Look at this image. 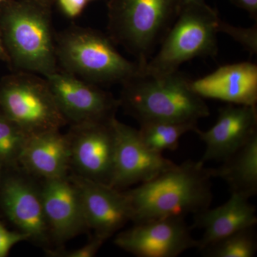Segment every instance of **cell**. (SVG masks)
<instances>
[{
  "label": "cell",
  "mask_w": 257,
  "mask_h": 257,
  "mask_svg": "<svg viewBox=\"0 0 257 257\" xmlns=\"http://www.w3.org/2000/svg\"><path fill=\"white\" fill-rule=\"evenodd\" d=\"M211 178L204 163L188 160L124 192L131 206L132 221L184 218L204 210L212 199Z\"/></svg>",
  "instance_id": "6da1fadb"
},
{
  "label": "cell",
  "mask_w": 257,
  "mask_h": 257,
  "mask_svg": "<svg viewBox=\"0 0 257 257\" xmlns=\"http://www.w3.org/2000/svg\"><path fill=\"white\" fill-rule=\"evenodd\" d=\"M190 80L174 73L155 75L140 69L123 83L120 105L138 120L147 122L197 123L210 114L204 99L191 89Z\"/></svg>",
  "instance_id": "7a4b0ae2"
},
{
  "label": "cell",
  "mask_w": 257,
  "mask_h": 257,
  "mask_svg": "<svg viewBox=\"0 0 257 257\" xmlns=\"http://www.w3.org/2000/svg\"><path fill=\"white\" fill-rule=\"evenodd\" d=\"M0 13V28L10 57L23 72L47 77L57 71L50 3L8 0Z\"/></svg>",
  "instance_id": "3957f363"
},
{
  "label": "cell",
  "mask_w": 257,
  "mask_h": 257,
  "mask_svg": "<svg viewBox=\"0 0 257 257\" xmlns=\"http://www.w3.org/2000/svg\"><path fill=\"white\" fill-rule=\"evenodd\" d=\"M57 63L65 72L92 84H123L140 72L116 50L111 38L91 29L72 28L55 41Z\"/></svg>",
  "instance_id": "277c9868"
},
{
  "label": "cell",
  "mask_w": 257,
  "mask_h": 257,
  "mask_svg": "<svg viewBox=\"0 0 257 257\" xmlns=\"http://www.w3.org/2000/svg\"><path fill=\"white\" fill-rule=\"evenodd\" d=\"M107 9L111 40L143 67L175 22L179 0H109Z\"/></svg>",
  "instance_id": "5b68a950"
},
{
  "label": "cell",
  "mask_w": 257,
  "mask_h": 257,
  "mask_svg": "<svg viewBox=\"0 0 257 257\" xmlns=\"http://www.w3.org/2000/svg\"><path fill=\"white\" fill-rule=\"evenodd\" d=\"M220 20L217 12L206 3L184 7L162 40L158 52L141 70L155 75L172 74L178 72L184 62L214 55Z\"/></svg>",
  "instance_id": "8992f818"
},
{
  "label": "cell",
  "mask_w": 257,
  "mask_h": 257,
  "mask_svg": "<svg viewBox=\"0 0 257 257\" xmlns=\"http://www.w3.org/2000/svg\"><path fill=\"white\" fill-rule=\"evenodd\" d=\"M0 106L5 116L30 135L60 130L67 121L61 112L46 79L24 72L0 88Z\"/></svg>",
  "instance_id": "52a82bcc"
},
{
  "label": "cell",
  "mask_w": 257,
  "mask_h": 257,
  "mask_svg": "<svg viewBox=\"0 0 257 257\" xmlns=\"http://www.w3.org/2000/svg\"><path fill=\"white\" fill-rule=\"evenodd\" d=\"M45 79L67 122L78 125L107 121L115 117L119 100L95 84L65 71L57 70Z\"/></svg>",
  "instance_id": "ba28073f"
},
{
  "label": "cell",
  "mask_w": 257,
  "mask_h": 257,
  "mask_svg": "<svg viewBox=\"0 0 257 257\" xmlns=\"http://www.w3.org/2000/svg\"><path fill=\"white\" fill-rule=\"evenodd\" d=\"M115 150L112 174L109 185L126 188L150 181L176 164L144 143L139 130L112 119Z\"/></svg>",
  "instance_id": "9c48e42d"
},
{
  "label": "cell",
  "mask_w": 257,
  "mask_h": 257,
  "mask_svg": "<svg viewBox=\"0 0 257 257\" xmlns=\"http://www.w3.org/2000/svg\"><path fill=\"white\" fill-rule=\"evenodd\" d=\"M183 217L165 218L135 223L116 235V246L138 257H176L198 247Z\"/></svg>",
  "instance_id": "30bf717a"
},
{
  "label": "cell",
  "mask_w": 257,
  "mask_h": 257,
  "mask_svg": "<svg viewBox=\"0 0 257 257\" xmlns=\"http://www.w3.org/2000/svg\"><path fill=\"white\" fill-rule=\"evenodd\" d=\"M114 118L107 121L73 125L68 135L71 165L78 176L109 185L114 165Z\"/></svg>",
  "instance_id": "8fae6325"
},
{
  "label": "cell",
  "mask_w": 257,
  "mask_h": 257,
  "mask_svg": "<svg viewBox=\"0 0 257 257\" xmlns=\"http://www.w3.org/2000/svg\"><path fill=\"white\" fill-rule=\"evenodd\" d=\"M71 179L78 189L86 224L96 236L109 239L133 220L131 206L124 192L78 175Z\"/></svg>",
  "instance_id": "7c38bea8"
},
{
  "label": "cell",
  "mask_w": 257,
  "mask_h": 257,
  "mask_svg": "<svg viewBox=\"0 0 257 257\" xmlns=\"http://www.w3.org/2000/svg\"><path fill=\"white\" fill-rule=\"evenodd\" d=\"M194 133L206 145L200 162H224L257 135L256 106L229 105L221 108L214 126Z\"/></svg>",
  "instance_id": "4fadbf2b"
},
{
  "label": "cell",
  "mask_w": 257,
  "mask_h": 257,
  "mask_svg": "<svg viewBox=\"0 0 257 257\" xmlns=\"http://www.w3.org/2000/svg\"><path fill=\"white\" fill-rule=\"evenodd\" d=\"M189 84L203 99L236 105H256L257 66L251 62L221 66L212 73L190 81Z\"/></svg>",
  "instance_id": "5bb4252c"
},
{
  "label": "cell",
  "mask_w": 257,
  "mask_h": 257,
  "mask_svg": "<svg viewBox=\"0 0 257 257\" xmlns=\"http://www.w3.org/2000/svg\"><path fill=\"white\" fill-rule=\"evenodd\" d=\"M40 192L50 233L55 239L66 241L87 228L78 189L72 179H47Z\"/></svg>",
  "instance_id": "9a60e30c"
},
{
  "label": "cell",
  "mask_w": 257,
  "mask_h": 257,
  "mask_svg": "<svg viewBox=\"0 0 257 257\" xmlns=\"http://www.w3.org/2000/svg\"><path fill=\"white\" fill-rule=\"evenodd\" d=\"M249 197L231 192V197L222 205L209 207L195 214L193 227L204 230L202 239L198 240V249H204L226 236L251 229L256 224V208Z\"/></svg>",
  "instance_id": "2e32d148"
},
{
  "label": "cell",
  "mask_w": 257,
  "mask_h": 257,
  "mask_svg": "<svg viewBox=\"0 0 257 257\" xmlns=\"http://www.w3.org/2000/svg\"><path fill=\"white\" fill-rule=\"evenodd\" d=\"M1 200L7 216L22 232L35 241L47 239L50 229L40 191L24 179L11 177L3 185Z\"/></svg>",
  "instance_id": "e0dca14e"
},
{
  "label": "cell",
  "mask_w": 257,
  "mask_h": 257,
  "mask_svg": "<svg viewBox=\"0 0 257 257\" xmlns=\"http://www.w3.org/2000/svg\"><path fill=\"white\" fill-rule=\"evenodd\" d=\"M33 175L47 179L67 177L71 165L68 135L51 130L30 135L19 162Z\"/></svg>",
  "instance_id": "ac0fdd59"
},
{
  "label": "cell",
  "mask_w": 257,
  "mask_h": 257,
  "mask_svg": "<svg viewBox=\"0 0 257 257\" xmlns=\"http://www.w3.org/2000/svg\"><path fill=\"white\" fill-rule=\"evenodd\" d=\"M211 177L223 179L231 192L251 198L257 193V135L223 162L218 168L209 169Z\"/></svg>",
  "instance_id": "d6986e66"
},
{
  "label": "cell",
  "mask_w": 257,
  "mask_h": 257,
  "mask_svg": "<svg viewBox=\"0 0 257 257\" xmlns=\"http://www.w3.org/2000/svg\"><path fill=\"white\" fill-rule=\"evenodd\" d=\"M197 123L147 122L140 124L139 130L144 143L154 151L162 154L174 151L179 146L181 138L189 132L197 130Z\"/></svg>",
  "instance_id": "ffe728a7"
},
{
  "label": "cell",
  "mask_w": 257,
  "mask_h": 257,
  "mask_svg": "<svg viewBox=\"0 0 257 257\" xmlns=\"http://www.w3.org/2000/svg\"><path fill=\"white\" fill-rule=\"evenodd\" d=\"M251 229L226 236L202 250L208 257H253L256 253V238Z\"/></svg>",
  "instance_id": "44dd1931"
},
{
  "label": "cell",
  "mask_w": 257,
  "mask_h": 257,
  "mask_svg": "<svg viewBox=\"0 0 257 257\" xmlns=\"http://www.w3.org/2000/svg\"><path fill=\"white\" fill-rule=\"evenodd\" d=\"M30 135L4 114H0V162H19Z\"/></svg>",
  "instance_id": "7402d4cb"
},
{
  "label": "cell",
  "mask_w": 257,
  "mask_h": 257,
  "mask_svg": "<svg viewBox=\"0 0 257 257\" xmlns=\"http://www.w3.org/2000/svg\"><path fill=\"white\" fill-rule=\"evenodd\" d=\"M218 31L229 35L251 55H256L257 53L256 25H253L251 28H241L230 25L220 20Z\"/></svg>",
  "instance_id": "603a6c76"
},
{
  "label": "cell",
  "mask_w": 257,
  "mask_h": 257,
  "mask_svg": "<svg viewBox=\"0 0 257 257\" xmlns=\"http://www.w3.org/2000/svg\"><path fill=\"white\" fill-rule=\"evenodd\" d=\"M105 241L104 238L95 235L90 242L77 249L71 251H47V254L54 257H92L95 256Z\"/></svg>",
  "instance_id": "cb8c5ba5"
},
{
  "label": "cell",
  "mask_w": 257,
  "mask_h": 257,
  "mask_svg": "<svg viewBox=\"0 0 257 257\" xmlns=\"http://www.w3.org/2000/svg\"><path fill=\"white\" fill-rule=\"evenodd\" d=\"M30 239L24 232H13L5 227L0 221V257L8 256L11 248L17 243Z\"/></svg>",
  "instance_id": "d4e9b609"
},
{
  "label": "cell",
  "mask_w": 257,
  "mask_h": 257,
  "mask_svg": "<svg viewBox=\"0 0 257 257\" xmlns=\"http://www.w3.org/2000/svg\"><path fill=\"white\" fill-rule=\"evenodd\" d=\"M62 13L69 18L82 14L89 0H57Z\"/></svg>",
  "instance_id": "484cf974"
},
{
  "label": "cell",
  "mask_w": 257,
  "mask_h": 257,
  "mask_svg": "<svg viewBox=\"0 0 257 257\" xmlns=\"http://www.w3.org/2000/svg\"><path fill=\"white\" fill-rule=\"evenodd\" d=\"M233 4L238 8L247 12L248 14L256 18L257 0H230Z\"/></svg>",
  "instance_id": "4316f807"
},
{
  "label": "cell",
  "mask_w": 257,
  "mask_h": 257,
  "mask_svg": "<svg viewBox=\"0 0 257 257\" xmlns=\"http://www.w3.org/2000/svg\"><path fill=\"white\" fill-rule=\"evenodd\" d=\"M205 3V0H179V11L184 7L191 4H195V3Z\"/></svg>",
  "instance_id": "83f0119b"
},
{
  "label": "cell",
  "mask_w": 257,
  "mask_h": 257,
  "mask_svg": "<svg viewBox=\"0 0 257 257\" xmlns=\"http://www.w3.org/2000/svg\"><path fill=\"white\" fill-rule=\"evenodd\" d=\"M5 55V50L4 48H3V45H2L1 40H0V58L3 57Z\"/></svg>",
  "instance_id": "f1b7e54d"
},
{
  "label": "cell",
  "mask_w": 257,
  "mask_h": 257,
  "mask_svg": "<svg viewBox=\"0 0 257 257\" xmlns=\"http://www.w3.org/2000/svg\"><path fill=\"white\" fill-rule=\"evenodd\" d=\"M7 1H8V0H0V5L4 4Z\"/></svg>",
  "instance_id": "f546056e"
},
{
  "label": "cell",
  "mask_w": 257,
  "mask_h": 257,
  "mask_svg": "<svg viewBox=\"0 0 257 257\" xmlns=\"http://www.w3.org/2000/svg\"><path fill=\"white\" fill-rule=\"evenodd\" d=\"M40 1L49 2V3H50L51 0H40Z\"/></svg>",
  "instance_id": "4dcf8cb0"
},
{
  "label": "cell",
  "mask_w": 257,
  "mask_h": 257,
  "mask_svg": "<svg viewBox=\"0 0 257 257\" xmlns=\"http://www.w3.org/2000/svg\"></svg>",
  "instance_id": "1f68e13d"
}]
</instances>
